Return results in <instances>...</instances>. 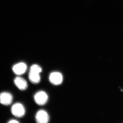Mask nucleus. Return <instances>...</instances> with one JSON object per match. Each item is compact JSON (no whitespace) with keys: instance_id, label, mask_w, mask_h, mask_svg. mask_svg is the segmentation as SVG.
Returning a JSON list of instances; mask_svg holds the SVG:
<instances>
[{"instance_id":"obj_9","label":"nucleus","mask_w":123,"mask_h":123,"mask_svg":"<svg viewBox=\"0 0 123 123\" xmlns=\"http://www.w3.org/2000/svg\"><path fill=\"white\" fill-rule=\"evenodd\" d=\"M30 70L34 71L40 74L42 72V69L38 65L34 64L31 65L30 68Z\"/></svg>"},{"instance_id":"obj_8","label":"nucleus","mask_w":123,"mask_h":123,"mask_svg":"<svg viewBox=\"0 0 123 123\" xmlns=\"http://www.w3.org/2000/svg\"><path fill=\"white\" fill-rule=\"evenodd\" d=\"M29 78L30 81L32 84H39L41 81L40 74L30 70L29 74Z\"/></svg>"},{"instance_id":"obj_6","label":"nucleus","mask_w":123,"mask_h":123,"mask_svg":"<svg viewBox=\"0 0 123 123\" xmlns=\"http://www.w3.org/2000/svg\"><path fill=\"white\" fill-rule=\"evenodd\" d=\"M12 69L16 75H22L26 72L27 66L24 62H19L14 65L12 68Z\"/></svg>"},{"instance_id":"obj_10","label":"nucleus","mask_w":123,"mask_h":123,"mask_svg":"<svg viewBox=\"0 0 123 123\" xmlns=\"http://www.w3.org/2000/svg\"><path fill=\"white\" fill-rule=\"evenodd\" d=\"M19 123V121L14 119L11 120L8 122V123Z\"/></svg>"},{"instance_id":"obj_2","label":"nucleus","mask_w":123,"mask_h":123,"mask_svg":"<svg viewBox=\"0 0 123 123\" xmlns=\"http://www.w3.org/2000/svg\"><path fill=\"white\" fill-rule=\"evenodd\" d=\"M11 112L13 115L18 118L24 116L25 113V109L21 103H17L14 104L11 108Z\"/></svg>"},{"instance_id":"obj_5","label":"nucleus","mask_w":123,"mask_h":123,"mask_svg":"<svg viewBox=\"0 0 123 123\" xmlns=\"http://www.w3.org/2000/svg\"><path fill=\"white\" fill-rule=\"evenodd\" d=\"M12 95L8 92H2L0 93V103L5 106L10 105L12 102Z\"/></svg>"},{"instance_id":"obj_1","label":"nucleus","mask_w":123,"mask_h":123,"mask_svg":"<svg viewBox=\"0 0 123 123\" xmlns=\"http://www.w3.org/2000/svg\"><path fill=\"white\" fill-rule=\"evenodd\" d=\"M34 100L38 105H44L48 101V95L46 92L43 91H38L34 95Z\"/></svg>"},{"instance_id":"obj_7","label":"nucleus","mask_w":123,"mask_h":123,"mask_svg":"<svg viewBox=\"0 0 123 123\" xmlns=\"http://www.w3.org/2000/svg\"><path fill=\"white\" fill-rule=\"evenodd\" d=\"M14 82L16 86L20 90H26L28 87L26 81L21 77H16L14 78Z\"/></svg>"},{"instance_id":"obj_3","label":"nucleus","mask_w":123,"mask_h":123,"mask_svg":"<svg viewBox=\"0 0 123 123\" xmlns=\"http://www.w3.org/2000/svg\"><path fill=\"white\" fill-rule=\"evenodd\" d=\"M63 80V75L58 72H54L51 73L49 76V80L50 83L55 86L62 84Z\"/></svg>"},{"instance_id":"obj_4","label":"nucleus","mask_w":123,"mask_h":123,"mask_svg":"<svg viewBox=\"0 0 123 123\" xmlns=\"http://www.w3.org/2000/svg\"><path fill=\"white\" fill-rule=\"evenodd\" d=\"M35 120L37 123H47L49 122L50 117L46 111L44 110H40L36 113Z\"/></svg>"}]
</instances>
